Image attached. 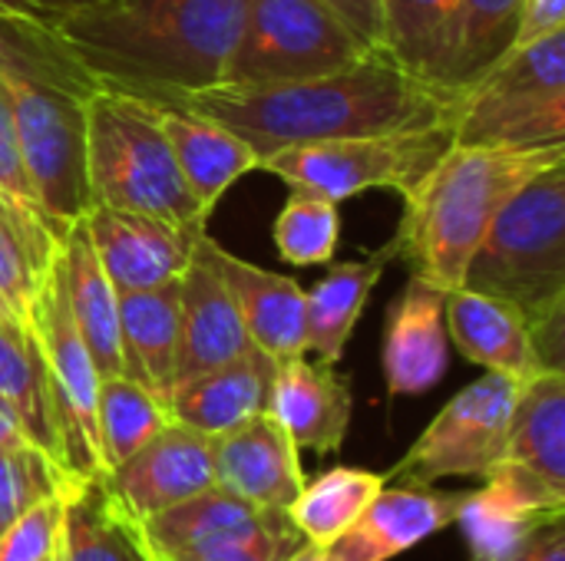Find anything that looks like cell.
Wrapping results in <instances>:
<instances>
[{"label": "cell", "mask_w": 565, "mask_h": 561, "mask_svg": "<svg viewBox=\"0 0 565 561\" xmlns=\"http://www.w3.org/2000/svg\"><path fill=\"white\" fill-rule=\"evenodd\" d=\"M454 145H565V26L510 46L480 79L457 89Z\"/></svg>", "instance_id": "obj_7"}, {"label": "cell", "mask_w": 565, "mask_h": 561, "mask_svg": "<svg viewBox=\"0 0 565 561\" xmlns=\"http://www.w3.org/2000/svg\"><path fill=\"white\" fill-rule=\"evenodd\" d=\"M56 255V235L46 218L10 195H0V291L23 317Z\"/></svg>", "instance_id": "obj_31"}, {"label": "cell", "mask_w": 565, "mask_h": 561, "mask_svg": "<svg viewBox=\"0 0 565 561\" xmlns=\"http://www.w3.org/2000/svg\"><path fill=\"white\" fill-rule=\"evenodd\" d=\"M444 304L447 291L417 274L391 301L384 327V377L391 397H420L444 380L450 367Z\"/></svg>", "instance_id": "obj_19"}, {"label": "cell", "mask_w": 565, "mask_h": 561, "mask_svg": "<svg viewBox=\"0 0 565 561\" xmlns=\"http://www.w3.org/2000/svg\"><path fill=\"white\" fill-rule=\"evenodd\" d=\"M467 496L430 486H384L367 509L324 549V561H391L460 519Z\"/></svg>", "instance_id": "obj_17"}, {"label": "cell", "mask_w": 565, "mask_h": 561, "mask_svg": "<svg viewBox=\"0 0 565 561\" xmlns=\"http://www.w3.org/2000/svg\"><path fill=\"white\" fill-rule=\"evenodd\" d=\"M199 251L225 281V288L245 321V331L262 354H268L275 364L308 354L305 291L295 278L275 274L268 268H258V265L225 251L218 241L209 238V231L199 238Z\"/></svg>", "instance_id": "obj_15"}, {"label": "cell", "mask_w": 565, "mask_h": 561, "mask_svg": "<svg viewBox=\"0 0 565 561\" xmlns=\"http://www.w3.org/2000/svg\"><path fill=\"white\" fill-rule=\"evenodd\" d=\"M63 561H156L142 522L119 503L106 476H70L60 519Z\"/></svg>", "instance_id": "obj_24"}, {"label": "cell", "mask_w": 565, "mask_h": 561, "mask_svg": "<svg viewBox=\"0 0 565 561\" xmlns=\"http://www.w3.org/2000/svg\"><path fill=\"white\" fill-rule=\"evenodd\" d=\"M387 486V476L367 470H328L315 483H305L295 503L285 509L288 522L301 532L305 542L328 549Z\"/></svg>", "instance_id": "obj_32"}, {"label": "cell", "mask_w": 565, "mask_h": 561, "mask_svg": "<svg viewBox=\"0 0 565 561\" xmlns=\"http://www.w3.org/2000/svg\"><path fill=\"white\" fill-rule=\"evenodd\" d=\"M324 3L367 50L381 53V0H318Z\"/></svg>", "instance_id": "obj_40"}, {"label": "cell", "mask_w": 565, "mask_h": 561, "mask_svg": "<svg viewBox=\"0 0 565 561\" xmlns=\"http://www.w3.org/2000/svg\"><path fill=\"white\" fill-rule=\"evenodd\" d=\"M63 486L26 506L0 536V561H40L60 536Z\"/></svg>", "instance_id": "obj_37"}, {"label": "cell", "mask_w": 565, "mask_h": 561, "mask_svg": "<svg viewBox=\"0 0 565 561\" xmlns=\"http://www.w3.org/2000/svg\"><path fill=\"white\" fill-rule=\"evenodd\" d=\"M503 466L520 470L565 499V374L543 370L516 397Z\"/></svg>", "instance_id": "obj_26"}, {"label": "cell", "mask_w": 565, "mask_h": 561, "mask_svg": "<svg viewBox=\"0 0 565 561\" xmlns=\"http://www.w3.org/2000/svg\"><path fill=\"white\" fill-rule=\"evenodd\" d=\"M351 390L328 364H311L308 354L275 364L268 413L285 427L298 450L321 456L338 453L351 427Z\"/></svg>", "instance_id": "obj_20"}, {"label": "cell", "mask_w": 565, "mask_h": 561, "mask_svg": "<svg viewBox=\"0 0 565 561\" xmlns=\"http://www.w3.org/2000/svg\"><path fill=\"white\" fill-rule=\"evenodd\" d=\"M0 17H43V13L33 7V0H0Z\"/></svg>", "instance_id": "obj_44"}, {"label": "cell", "mask_w": 565, "mask_h": 561, "mask_svg": "<svg viewBox=\"0 0 565 561\" xmlns=\"http://www.w3.org/2000/svg\"><path fill=\"white\" fill-rule=\"evenodd\" d=\"M0 195H10L17 202H26L36 208L23 162H20V149H17V132H13V119H10V106L0 86ZM40 212V208H36Z\"/></svg>", "instance_id": "obj_38"}, {"label": "cell", "mask_w": 565, "mask_h": 561, "mask_svg": "<svg viewBox=\"0 0 565 561\" xmlns=\"http://www.w3.org/2000/svg\"><path fill=\"white\" fill-rule=\"evenodd\" d=\"M563 26L565 0H523L513 46L530 43V40H540V36H546V33H553V30H563Z\"/></svg>", "instance_id": "obj_41"}, {"label": "cell", "mask_w": 565, "mask_h": 561, "mask_svg": "<svg viewBox=\"0 0 565 561\" xmlns=\"http://www.w3.org/2000/svg\"><path fill=\"white\" fill-rule=\"evenodd\" d=\"M152 559L169 555H245L258 561L288 559L305 546L301 532L278 509L245 503L212 486L159 516L142 519Z\"/></svg>", "instance_id": "obj_12"}, {"label": "cell", "mask_w": 565, "mask_h": 561, "mask_svg": "<svg viewBox=\"0 0 565 561\" xmlns=\"http://www.w3.org/2000/svg\"><path fill=\"white\" fill-rule=\"evenodd\" d=\"M0 321H17V324H23V317L10 308V301L3 298V291H0Z\"/></svg>", "instance_id": "obj_47"}, {"label": "cell", "mask_w": 565, "mask_h": 561, "mask_svg": "<svg viewBox=\"0 0 565 561\" xmlns=\"http://www.w3.org/2000/svg\"><path fill=\"white\" fill-rule=\"evenodd\" d=\"M156 561H258V559H245V555H169V559H156Z\"/></svg>", "instance_id": "obj_46"}, {"label": "cell", "mask_w": 565, "mask_h": 561, "mask_svg": "<svg viewBox=\"0 0 565 561\" xmlns=\"http://www.w3.org/2000/svg\"><path fill=\"white\" fill-rule=\"evenodd\" d=\"M169 420H172L169 407L132 377L126 374L103 377L99 400H96V427H99V450L106 470L129 460Z\"/></svg>", "instance_id": "obj_34"}, {"label": "cell", "mask_w": 565, "mask_h": 561, "mask_svg": "<svg viewBox=\"0 0 565 561\" xmlns=\"http://www.w3.org/2000/svg\"><path fill=\"white\" fill-rule=\"evenodd\" d=\"M271 238H275L281 261L288 265H298V268L328 265L341 238L338 202L308 188H291L271 225Z\"/></svg>", "instance_id": "obj_35"}, {"label": "cell", "mask_w": 565, "mask_h": 561, "mask_svg": "<svg viewBox=\"0 0 565 561\" xmlns=\"http://www.w3.org/2000/svg\"><path fill=\"white\" fill-rule=\"evenodd\" d=\"M298 446L285 427L265 410L228 433L212 436L215 483L262 509L285 513L305 486Z\"/></svg>", "instance_id": "obj_16"}, {"label": "cell", "mask_w": 565, "mask_h": 561, "mask_svg": "<svg viewBox=\"0 0 565 561\" xmlns=\"http://www.w3.org/2000/svg\"><path fill=\"white\" fill-rule=\"evenodd\" d=\"M394 245L387 241L381 251L361 261H334L328 274L305 291V317H308V350L334 367L344 357V347L377 288L387 265L394 261Z\"/></svg>", "instance_id": "obj_29"}, {"label": "cell", "mask_w": 565, "mask_h": 561, "mask_svg": "<svg viewBox=\"0 0 565 561\" xmlns=\"http://www.w3.org/2000/svg\"><path fill=\"white\" fill-rule=\"evenodd\" d=\"M10 446H33V443L26 440V433L20 430V423L0 407V450H10Z\"/></svg>", "instance_id": "obj_42"}, {"label": "cell", "mask_w": 565, "mask_h": 561, "mask_svg": "<svg viewBox=\"0 0 565 561\" xmlns=\"http://www.w3.org/2000/svg\"><path fill=\"white\" fill-rule=\"evenodd\" d=\"M271 380L275 360L252 347L248 354L179 387L169 400V413L205 436H218L268 410Z\"/></svg>", "instance_id": "obj_25"}, {"label": "cell", "mask_w": 565, "mask_h": 561, "mask_svg": "<svg viewBox=\"0 0 565 561\" xmlns=\"http://www.w3.org/2000/svg\"><path fill=\"white\" fill-rule=\"evenodd\" d=\"M83 225L116 291H146L179 281L205 235V225H175L109 205H89Z\"/></svg>", "instance_id": "obj_13"}, {"label": "cell", "mask_w": 565, "mask_h": 561, "mask_svg": "<svg viewBox=\"0 0 565 561\" xmlns=\"http://www.w3.org/2000/svg\"><path fill=\"white\" fill-rule=\"evenodd\" d=\"M86 192L89 205H109L209 225V212L189 192L152 99L96 86L86 112Z\"/></svg>", "instance_id": "obj_6"}, {"label": "cell", "mask_w": 565, "mask_h": 561, "mask_svg": "<svg viewBox=\"0 0 565 561\" xmlns=\"http://www.w3.org/2000/svg\"><path fill=\"white\" fill-rule=\"evenodd\" d=\"M457 3L460 0H381V53L411 76L437 83Z\"/></svg>", "instance_id": "obj_33"}, {"label": "cell", "mask_w": 565, "mask_h": 561, "mask_svg": "<svg viewBox=\"0 0 565 561\" xmlns=\"http://www.w3.org/2000/svg\"><path fill=\"white\" fill-rule=\"evenodd\" d=\"M0 407L20 423L26 440L63 473L70 470L43 357L26 324L0 321Z\"/></svg>", "instance_id": "obj_28"}, {"label": "cell", "mask_w": 565, "mask_h": 561, "mask_svg": "<svg viewBox=\"0 0 565 561\" xmlns=\"http://www.w3.org/2000/svg\"><path fill=\"white\" fill-rule=\"evenodd\" d=\"M40 561H63V549H60V536H56L53 549H50V552H46V555H43V559H40Z\"/></svg>", "instance_id": "obj_48"}, {"label": "cell", "mask_w": 565, "mask_h": 561, "mask_svg": "<svg viewBox=\"0 0 565 561\" xmlns=\"http://www.w3.org/2000/svg\"><path fill=\"white\" fill-rule=\"evenodd\" d=\"M565 145L507 149L450 145L427 179L404 198L394 255L411 274L454 291L500 208L546 165L563 162Z\"/></svg>", "instance_id": "obj_4"}, {"label": "cell", "mask_w": 565, "mask_h": 561, "mask_svg": "<svg viewBox=\"0 0 565 561\" xmlns=\"http://www.w3.org/2000/svg\"><path fill=\"white\" fill-rule=\"evenodd\" d=\"M523 0H460L450 20L437 83L463 89L480 79L516 40Z\"/></svg>", "instance_id": "obj_30"}, {"label": "cell", "mask_w": 565, "mask_h": 561, "mask_svg": "<svg viewBox=\"0 0 565 561\" xmlns=\"http://www.w3.org/2000/svg\"><path fill=\"white\" fill-rule=\"evenodd\" d=\"M189 106L252 145L258 165L291 145L450 126L457 89L411 76L384 53L341 66L334 73L275 83V86H209L169 99Z\"/></svg>", "instance_id": "obj_1"}, {"label": "cell", "mask_w": 565, "mask_h": 561, "mask_svg": "<svg viewBox=\"0 0 565 561\" xmlns=\"http://www.w3.org/2000/svg\"><path fill=\"white\" fill-rule=\"evenodd\" d=\"M106 483L139 522L159 516L218 486L212 466V436L169 420L146 446L113 466L106 473Z\"/></svg>", "instance_id": "obj_14"}, {"label": "cell", "mask_w": 565, "mask_h": 561, "mask_svg": "<svg viewBox=\"0 0 565 561\" xmlns=\"http://www.w3.org/2000/svg\"><path fill=\"white\" fill-rule=\"evenodd\" d=\"M26 331L36 341V350L43 357L46 384L53 393L63 446L70 470L76 476H106L103 450H99V427H96V400H99V370L76 331V321L70 314L56 255L53 265L30 301L26 311Z\"/></svg>", "instance_id": "obj_11"}, {"label": "cell", "mask_w": 565, "mask_h": 561, "mask_svg": "<svg viewBox=\"0 0 565 561\" xmlns=\"http://www.w3.org/2000/svg\"><path fill=\"white\" fill-rule=\"evenodd\" d=\"M70 476H76V473L56 470L33 446L0 450V536L26 506H33L36 499L56 493Z\"/></svg>", "instance_id": "obj_36"}, {"label": "cell", "mask_w": 565, "mask_h": 561, "mask_svg": "<svg viewBox=\"0 0 565 561\" xmlns=\"http://www.w3.org/2000/svg\"><path fill=\"white\" fill-rule=\"evenodd\" d=\"M56 268L63 294L76 331L99 370V377L122 374V341H119V291L103 271L96 248L83 218L56 235Z\"/></svg>", "instance_id": "obj_21"}, {"label": "cell", "mask_w": 565, "mask_h": 561, "mask_svg": "<svg viewBox=\"0 0 565 561\" xmlns=\"http://www.w3.org/2000/svg\"><path fill=\"white\" fill-rule=\"evenodd\" d=\"M444 324L447 337L460 347V354L493 374L530 380L546 370L533 347V334L523 311L503 298L454 288L447 291Z\"/></svg>", "instance_id": "obj_22"}, {"label": "cell", "mask_w": 565, "mask_h": 561, "mask_svg": "<svg viewBox=\"0 0 565 561\" xmlns=\"http://www.w3.org/2000/svg\"><path fill=\"white\" fill-rule=\"evenodd\" d=\"M523 311L546 370H563L565 159L536 172L493 218L467 261L463 284Z\"/></svg>", "instance_id": "obj_5"}, {"label": "cell", "mask_w": 565, "mask_h": 561, "mask_svg": "<svg viewBox=\"0 0 565 561\" xmlns=\"http://www.w3.org/2000/svg\"><path fill=\"white\" fill-rule=\"evenodd\" d=\"M83 3H93V0H33V7H36L46 20L66 13V10H76V7H83Z\"/></svg>", "instance_id": "obj_43"}, {"label": "cell", "mask_w": 565, "mask_h": 561, "mask_svg": "<svg viewBox=\"0 0 565 561\" xmlns=\"http://www.w3.org/2000/svg\"><path fill=\"white\" fill-rule=\"evenodd\" d=\"M523 384L526 380L487 370L430 420L387 479H401L407 486L490 479L503 466L510 417Z\"/></svg>", "instance_id": "obj_10"}, {"label": "cell", "mask_w": 565, "mask_h": 561, "mask_svg": "<svg viewBox=\"0 0 565 561\" xmlns=\"http://www.w3.org/2000/svg\"><path fill=\"white\" fill-rule=\"evenodd\" d=\"M450 145V126L367 132L291 145L268 155L258 169L278 175L291 188L318 192L338 205L374 188H387L407 198Z\"/></svg>", "instance_id": "obj_8"}, {"label": "cell", "mask_w": 565, "mask_h": 561, "mask_svg": "<svg viewBox=\"0 0 565 561\" xmlns=\"http://www.w3.org/2000/svg\"><path fill=\"white\" fill-rule=\"evenodd\" d=\"M367 53L374 50L318 0H245V20L222 83H295L351 66Z\"/></svg>", "instance_id": "obj_9"}, {"label": "cell", "mask_w": 565, "mask_h": 561, "mask_svg": "<svg viewBox=\"0 0 565 561\" xmlns=\"http://www.w3.org/2000/svg\"><path fill=\"white\" fill-rule=\"evenodd\" d=\"M473 561H565V522L553 519L520 542L493 555H473Z\"/></svg>", "instance_id": "obj_39"}, {"label": "cell", "mask_w": 565, "mask_h": 561, "mask_svg": "<svg viewBox=\"0 0 565 561\" xmlns=\"http://www.w3.org/2000/svg\"><path fill=\"white\" fill-rule=\"evenodd\" d=\"M0 86L33 202L53 235L83 218L86 112L99 86L43 17H0Z\"/></svg>", "instance_id": "obj_3"}, {"label": "cell", "mask_w": 565, "mask_h": 561, "mask_svg": "<svg viewBox=\"0 0 565 561\" xmlns=\"http://www.w3.org/2000/svg\"><path fill=\"white\" fill-rule=\"evenodd\" d=\"M119 341L122 374L169 407L179 354V281L119 291Z\"/></svg>", "instance_id": "obj_27"}, {"label": "cell", "mask_w": 565, "mask_h": 561, "mask_svg": "<svg viewBox=\"0 0 565 561\" xmlns=\"http://www.w3.org/2000/svg\"><path fill=\"white\" fill-rule=\"evenodd\" d=\"M281 561H324V549L321 546H311V542H305L301 549H295L288 559Z\"/></svg>", "instance_id": "obj_45"}, {"label": "cell", "mask_w": 565, "mask_h": 561, "mask_svg": "<svg viewBox=\"0 0 565 561\" xmlns=\"http://www.w3.org/2000/svg\"><path fill=\"white\" fill-rule=\"evenodd\" d=\"M242 20L245 0H93L50 26L99 86L169 103L222 83Z\"/></svg>", "instance_id": "obj_2"}, {"label": "cell", "mask_w": 565, "mask_h": 561, "mask_svg": "<svg viewBox=\"0 0 565 561\" xmlns=\"http://www.w3.org/2000/svg\"><path fill=\"white\" fill-rule=\"evenodd\" d=\"M252 347L255 344L225 281L195 245V255L179 278V354L172 393Z\"/></svg>", "instance_id": "obj_18"}, {"label": "cell", "mask_w": 565, "mask_h": 561, "mask_svg": "<svg viewBox=\"0 0 565 561\" xmlns=\"http://www.w3.org/2000/svg\"><path fill=\"white\" fill-rule=\"evenodd\" d=\"M156 103V99H152ZM162 132L172 145L175 165L195 195V202L212 215L222 195L245 175L258 169V155L245 139H238L228 126L179 106V103H156Z\"/></svg>", "instance_id": "obj_23"}]
</instances>
